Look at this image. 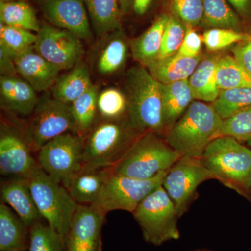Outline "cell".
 Masks as SVG:
<instances>
[{
    "mask_svg": "<svg viewBox=\"0 0 251 251\" xmlns=\"http://www.w3.org/2000/svg\"><path fill=\"white\" fill-rule=\"evenodd\" d=\"M125 90L128 102L126 120L130 126L140 135L164 133L159 82L148 69L143 66L129 69Z\"/></svg>",
    "mask_w": 251,
    "mask_h": 251,
    "instance_id": "cell-1",
    "label": "cell"
},
{
    "mask_svg": "<svg viewBox=\"0 0 251 251\" xmlns=\"http://www.w3.org/2000/svg\"><path fill=\"white\" fill-rule=\"evenodd\" d=\"M201 160L226 187L248 198L251 190V149L235 138L220 136L206 147Z\"/></svg>",
    "mask_w": 251,
    "mask_h": 251,
    "instance_id": "cell-2",
    "label": "cell"
},
{
    "mask_svg": "<svg viewBox=\"0 0 251 251\" xmlns=\"http://www.w3.org/2000/svg\"><path fill=\"white\" fill-rule=\"evenodd\" d=\"M223 122L212 105L193 101L165 140L181 156L201 158L206 147L219 137Z\"/></svg>",
    "mask_w": 251,
    "mask_h": 251,
    "instance_id": "cell-3",
    "label": "cell"
},
{
    "mask_svg": "<svg viewBox=\"0 0 251 251\" xmlns=\"http://www.w3.org/2000/svg\"><path fill=\"white\" fill-rule=\"evenodd\" d=\"M141 135L126 119L102 120L84 136L82 168H115Z\"/></svg>",
    "mask_w": 251,
    "mask_h": 251,
    "instance_id": "cell-4",
    "label": "cell"
},
{
    "mask_svg": "<svg viewBox=\"0 0 251 251\" xmlns=\"http://www.w3.org/2000/svg\"><path fill=\"white\" fill-rule=\"evenodd\" d=\"M27 180L43 219L65 241L78 204L67 188L52 179L39 164Z\"/></svg>",
    "mask_w": 251,
    "mask_h": 251,
    "instance_id": "cell-5",
    "label": "cell"
},
{
    "mask_svg": "<svg viewBox=\"0 0 251 251\" xmlns=\"http://www.w3.org/2000/svg\"><path fill=\"white\" fill-rule=\"evenodd\" d=\"M181 156L156 133L142 135L114 170L116 174L149 179L170 169Z\"/></svg>",
    "mask_w": 251,
    "mask_h": 251,
    "instance_id": "cell-6",
    "label": "cell"
},
{
    "mask_svg": "<svg viewBox=\"0 0 251 251\" xmlns=\"http://www.w3.org/2000/svg\"><path fill=\"white\" fill-rule=\"evenodd\" d=\"M133 215L147 242L158 247L179 239V218L174 202L162 185L140 203Z\"/></svg>",
    "mask_w": 251,
    "mask_h": 251,
    "instance_id": "cell-7",
    "label": "cell"
},
{
    "mask_svg": "<svg viewBox=\"0 0 251 251\" xmlns=\"http://www.w3.org/2000/svg\"><path fill=\"white\" fill-rule=\"evenodd\" d=\"M70 132L77 133L71 105L45 94L38 100L23 135L31 151L38 153L45 144Z\"/></svg>",
    "mask_w": 251,
    "mask_h": 251,
    "instance_id": "cell-8",
    "label": "cell"
},
{
    "mask_svg": "<svg viewBox=\"0 0 251 251\" xmlns=\"http://www.w3.org/2000/svg\"><path fill=\"white\" fill-rule=\"evenodd\" d=\"M84 137L67 133L45 144L38 151V164L48 175L68 188L82 167Z\"/></svg>",
    "mask_w": 251,
    "mask_h": 251,
    "instance_id": "cell-9",
    "label": "cell"
},
{
    "mask_svg": "<svg viewBox=\"0 0 251 251\" xmlns=\"http://www.w3.org/2000/svg\"><path fill=\"white\" fill-rule=\"evenodd\" d=\"M171 169V168H170ZM170 169L149 179H138L114 173L105 184L98 199L92 204L108 214L123 210L133 214L150 193L163 184Z\"/></svg>",
    "mask_w": 251,
    "mask_h": 251,
    "instance_id": "cell-10",
    "label": "cell"
},
{
    "mask_svg": "<svg viewBox=\"0 0 251 251\" xmlns=\"http://www.w3.org/2000/svg\"><path fill=\"white\" fill-rule=\"evenodd\" d=\"M215 176L203 164L201 158L181 156L171 167L162 186L174 202L178 216L186 214L198 197V186Z\"/></svg>",
    "mask_w": 251,
    "mask_h": 251,
    "instance_id": "cell-11",
    "label": "cell"
},
{
    "mask_svg": "<svg viewBox=\"0 0 251 251\" xmlns=\"http://www.w3.org/2000/svg\"><path fill=\"white\" fill-rule=\"evenodd\" d=\"M34 48L37 53L60 71L75 67L84 54L80 38L49 23L41 25Z\"/></svg>",
    "mask_w": 251,
    "mask_h": 251,
    "instance_id": "cell-12",
    "label": "cell"
},
{
    "mask_svg": "<svg viewBox=\"0 0 251 251\" xmlns=\"http://www.w3.org/2000/svg\"><path fill=\"white\" fill-rule=\"evenodd\" d=\"M43 16L54 27L70 31L81 40L92 37L84 0H36Z\"/></svg>",
    "mask_w": 251,
    "mask_h": 251,
    "instance_id": "cell-13",
    "label": "cell"
},
{
    "mask_svg": "<svg viewBox=\"0 0 251 251\" xmlns=\"http://www.w3.org/2000/svg\"><path fill=\"white\" fill-rule=\"evenodd\" d=\"M105 216L96 206L78 204L66 238V251H101Z\"/></svg>",
    "mask_w": 251,
    "mask_h": 251,
    "instance_id": "cell-14",
    "label": "cell"
},
{
    "mask_svg": "<svg viewBox=\"0 0 251 251\" xmlns=\"http://www.w3.org/2000/svg\"><path fill=\"white\" fill-rule=\"evenodd\" d=\"M23 134L1 125L0 134V173L11 178L27 179L37 162Z\"/></svg>",
    "mask_w": 251,
    "mask_h": 251,
    "instance_id": "cell-15",
    "label": "cell"
},
{
    "mask_svg": "<svg viewBox=\"0 0 251 251\" xmlns=\"http://www.w3.org/2000/svg\"><path fill=\"white\" fill-rule=\"evenodd\" d=\"M19 76L36 91L42 92L52 89L58 79V68L37 53L34 46L15 58Z\"/></svg>",
    "mask_w": 251,
    "mask_h": 251,
    "instance_id": "cell-16",
    "label": "cell"
},
{
    "mask_svg": "<svg viewBox=\"0 0 251 251\" xmlns=\"http://www.w3.org/2000/svg\"><path fill=\"white\" fill-rule=\"evenodd\" d=\"M1 202L16 212L29 228L43 219L27 179L12 178L1 182Z\"/></svg>",
    "mask_w": 251,
    "mask_h": 251,
    "instance_id": "cell-17",
    "label": "cell"
},
{
    "mask_svg": "<svg viewBox=\"0 0 251 251\" xmlns=\"http://www.w3.org/2000/svg\"><path fill=\"white\" fill-rule=\"evenodd\" d=\"M1 106L23 116H29L35 108L39 99L36 91L18 75H1Z\"/></svg>",
    "mask_w": 251,
    "mask_h": 251,
    "instance_id": "cell-18",
    "label": "cell"
},
{
    "mask_svg": "<svg viewBox=\"0 0 251 251\" xmlns=\"http://www.w3.org/2000/svg\"><path fill=\"white\" fill-rule=\"evenodd\" d=\"M114 170V168H81L69 184L68 191L77 204L92 205L98 199Z\"/></svg>",
    "mask_w": 251,
    "mask_h": 251,
    "instance_id": "cell-19",
    "label": "cell"
},
{
    "mask_svg": "<svg viewBox=\"0 0 251 251\" xmlns=\"http://www.w3.org/2000/svg\"><path fill=\"white\" fill-rule=\"evenodd\" d=\"M163 108L164 133L171 129L193 102L188 80L177 81L164 85L159 83Z\"/></svg>",
    "mask_w": 251,
    "mask_h": 251,
    "instance_id": "cell-20",
    "label": "cell"
},
{
    "mask_svg": "<svg viewBox=\"0 0 251 251\" xmlns=\"http://www.w3.org/2000/svg\"><path fill=\"white\" fill-rule=\"evenodd\" d=\"M202 60L201 55L188 57L176 52L166 59H156L145 67L157 82L168 85L177 81L188 80Z\"/></svg>",
    "mask_w": 251,
    "mask_h": 251,
    "instance_id": "cell-21",
    "label": "cell"
},
{
    "mask_svg": "<svg viewBox=\"0 0 251 251\" xmlns=\"http://www.w3.org/2000/svg\"><path fill=\"white\" fill-rule=\"evenodd\" d=\"M29 228L10 206L0 204V251H25Z\"/></svg>",
    "mask_w": 251,
    "mask_h": 251,
    "instance_id": "cell-22",
    "label": "cell"
},
{
    "mask_svg": "<svg viewBox=\"0 0 251 251\" xmlns=\"http://www.w3.org/2000/svg\"><path fill=\"white\" fill-rule=\"evenodd\" d=\"M219 57L202 59L188 78V85L193 99L213 103L219 96L220 89L217 83V66Z\"/></svg>",
    "mask_w": 251,
    "mask_h": 251,
    "instance_id": "cell-23",
    "label": "cell"
},
{
    "mask_svg": "<svg viewBox=\"0 0 251 251\" xmlns=\"http://www.w3.org/2000/svg\"><path fill=\"white\" fill-rule=\"evenodd\" d=\"M87 66L79 63L70 72L59 76L52 87V96L59 101L71 105L93 86Z\"/></svg>",
    "mask_w": 251,
    "mask_h": 251,
    "instance_id": "cell-24",
    "label": "cell"
},
{
    "mask_svg": "<svg viewBox=\"0 0 251 251\" xmlns=\"http://www.w3.org/2000/svg\"><path fill=\"white\" fill-rule=\"evenodd\" d=\"M92 27L99 37L121 29L122 11L118 0H84Z\"/></svg>",
    "mask_w": 251,
    "mask_h": 251,
    "instance_id": "cell-25",
    "label": "cell"
},
{
    "mask_svg": "<svg viewBox=\"0 0 251 251\" xmlns=\"http://www.w3.org/2000/svg\"><path fill=\"white\" fill-rule=\"evenodd\" d=\"M169 18L166 14L160 15L148 30L132 42L133 57L145 67L158 59Z\"/></svg>",
    "mask_w": 251,
    "mask_h": 251,
    "instance_id": "cell-26",
    "label": "cell"
},
{
    "mask_svg": "<svg viewBox=\"0 0 251 251\" xmlns=\"http://www.w3.org/2000/svg\"><path fill=\"white\" fill-rule=\"evenodd\" d=\"M105 36L107 39L99 51L96 68L100 75L108 76L119 72L125 65L128 56V46L121 29Z\"/></svg>",
    "mask_w": 251,
    "mask_h": 251,
    "instance_id": "cell-27",
    "label": "cell"
},
{
    "mask_svg": "<svg viewBox=\"0 0 251 251\" xmlns=\"http://www.w3.org/2000/svg\"><path fill=\"white\" fill-rule=\"evenodd\" d=\"M0 19L6 25L22 28L37 33L41 25L34 9L24 0H11L0 2Z\"/></svg>",
    "mask_w": 251,
    "mask_h": 251,
    "instance_id": "cell-28",
    "label": "cell"
},
{
    "mask_svg": "<svg viewBox=\"0 0 251 251\" xmlns=\"http://www.w3.org/2000/svg\"><path fill=\"white\" fill-rule=\"evenodd\" d=\"M98 89L95 85L71 104L77 134L84 137L95 125L98 113Z\"/></svg>",
    "mask_w": 251,
    "mask_h": 251,
    "instance_id": "cell-29",
    "label": "cell"
},
{
    "mask_svg": "<svg viewBox=\"0 0 251 251\" xmlns=\"http://www.w3.org/2000/svg\"><path fill=\"white\" fill-rule=\"evenodd\" d=\"M201 24L205 28L237 31L240 27L241 21L226 0H204V12Z\"/></svg>",
    "mask_w": 251,
    "mask_h": 251,
    "instance_id": "cell-30",
    "label": "cell"
},
{
    "mask_svg": "<svg viewBox=\"0 0 251 251\" xmlns=\"http://www.w3.org/2000/svg\"><path fill=\"white\" fill-rule=\"evenodd\" d=\"M217 83L220 90L230 88L251 89V74L234 59L226 55L219 59Z\"/></svg>",
    "mask_w": 251,
    "mask_h": 251,
    "instance_id": "cell-31",
    "label": "cell"
},
{
    "mask_svg": "<svg viewBox=\"0 0 251 251\" xmlns=\"http://www.w3.org/2000/svg\"><path fill=\"white\" fill-rule=\"evenodd\" d=\"M213 108L223 120L251 106V89L230 88L220 90L212 103Z\"/></svg>",
    "mask_w": 251,
    "mask_h": 251,
    "instance_id": "cell-32",
    "label": "cell"
},
{
    "mask_svg": "<svg viewBox=\"0 0 251 251\" xmlns=\"http://www.w3.org/2000/svg\"><path fill=\"white\" fill-rule=\"evenodd\" d=\"M28 251H66L65 241L50 226L39 221L29 227Z\"/></svg>",
    "mask_w": 251,
    "mask_h": 251,
    "instance_id": "cell-33",
    "label": "cell"
},
{
    "mask_svg": "<svg viewBox=\"0 0 251 251\" xmlns=\"http://www.w3.org/2000/svg\"><path fill=\"white\" fill-rule=\"evenodd\" d=\"M36 34L22 28L0 23V46L16 58L34 45Z\"/></svg>",
    "mask_w": 251,
    "mask_h": 251,
    "instance_id": "cell-34",
    "label": "cell"
},
{
    "mask_svg": "<svg viewBox=\"0 0 251 251\" xmlns=\"http://www.w3.org/2000/svg\"><path fill=\"white\" fill-rule=\"evenodd\" d=\"M128 109L126 94L115 87H108L99 94L98 113L103 120H122Z\"/></svg>",
    "mask_w": 251,
    "mask_h": 251,
    "instance_id": "cell-35",
    "label": "cell"
},
{
    "mask_svg": "<svg viewBox=\"0 0 251 251\" xmlns=\"http://www.w3.org/2000/svg\"><path fill=\"white\" fill-rule=\"evenodd\" d=\"M220 136H229L239 142L251 140V106L224 120Z\"/></svg>",
    "mask_w": 251,
    "mask_h": 251,
    "instance_id": "cell-36",
    "label": "cell"
},
{
    "mask_svg": "<svg viewBox=\"0 0 251 251\" xmlns=\"http://www.w3.org/2000/svg\"><path fill=\"white\" fill-rule=\"evenodd\" d=\"M186 29L176 16H170L163 34L161 49L158 59H166L178 52L184 41Z\"/></svg>",
    "mask_w": 251,
    "mask_h": 251,
    "instance_id": "cell-37",
    "label": "cell"
},
{
    "mask_svg": "<svg viewBox=\"0 0 251 251\" xmlns=\"http://www.w3.org/2000/svg\"><path fill=\"white\" fill-rule=\"evenodd\" d=\"M251 36L229 29H210L203 34V43L208 50L217 51L234 44L249 40Z\"/></svg>",
    "mask_w": 251,
    "mask_h": 251,
    "instance_id": "cell-38",
    "label": "cell"
},
{
    "mask_svg": "<svg viewBox=\"0 0 251 251\" xmlns=\"http://www.w3.org/2000/svg\"><path fill=\"white\" fill-rule=\"evenodd\" d=\"M175 16L186 25L195 27L201 24L204 12V0H171Z\"/></svg>",
    "mask_w": 251,
    "mask_h": 251,
    "instance_id": "cell-39",
    "label": "cell"
},
{
    "mask_svg": "<svg viewBox=\"0 0 251 251\" xmlns=\"http://www.w3.org/2000/svg\"><path fill=\"white\" fill-rule=\"evenodd\" d=\"M184 41L177 53L188 57H196L201 55L202 46V36L191 26L186 25Z\"/></svg>",
    "mask_w": 251,
    "mask_h": 251,
    "instance_id": "cell-40",
    "label": "cell"
},
{
    "mask_svg": "<svg viewBox=\"0 0 251 251\" xmlns=\"http://www.w3.org/2000/svg\"><path fill=\"white\" fill-rule=\"evenodd\" d=\"M234 59L251 74V38L238 43L232 50Z\"/></svg>",
    "mask_w": 251,
    "mask_h": 251,
    "instance_id": "cell-41",
    "label": "cell"
},
{
    "mask_svg": "<svg viewBox=\"0 0 251 251\" xmlns=\"http://www.w3.org/2000/svg\"><path fill=\"white\" fill-rule=\"evenodd\" d=\"M0 72L1 75H17L15 57L0 46Z\"/></svg>",
    "mask_w": 251,
    "mask_h": 251,
    "instance_id": "cell-42",
    "label": "cell"
},
{
    "mask_svg": "<svg viewBox=\"0 0 251 251\" xmlns=\"http://www.w3.org/2000/svg\"><path fill=\"white\" fill-rule=\"evenodd\" d=\"M229 1L240 16L251 18V0H229Z\"/></svg>",
    "mask_w": 251,
    "mask_h": 251,
    "instance_id": "cell-43",
    "label": "cell"
},
{
    "mask_svg": "<svg viewBox=\"0 0 251 251\" xmlns=\"http://www.w3.org/2000/svg\"><path fill=\"white\" fill-rule=\"evenodd\" d=\"M153 0H133L132 9L138 16H143L148 11Z\"/></svg>",
    "mask_w": 251,
    "mask_h": 251,
    "instance_id": "cell-44",
    "label": "cell"
},
{
    "mask_svg": "<svg viewBox=\"0 0 251 251\" xmlns=\"http://www.w3.org/2000/svg\"><path fill=\"white\" fill-rule=\"evenodd\" d=\"M122 14H127L132 9L133 0H118Z\"/></svg>",
    "mask_w": 251,
    "mask_h": 251,
    "instance_id": "cell-45",
    "label": "cell"
},
{
    "mask_svg": "<svg viewBox=\"0 0 251 251\" xmlns=\"http://www.w3.org/2000/svg\"><path fill=\"white\" fill-rule=\"evenodd\" d=\"M189 251H214L212 250H210V249H196V250H192Z\"/></svg>",
    "mask_w": 251,
    "mask_h": 251,
    "instance_id": "cell-46",
    "label": "cell"
},
{
    "mask_svg": "<svg viewBox=\"0 0 251 251\" xmlns=\"http://www.w3.org/2000/svg\"><path fill=\"white\" fill-rule=\"evenodd\" d=\"M247 200L249 201V202H251V190L250 191V193H249V196H248Z\"/></svg>",
    "mask_w": 251,
    "mask_h": 251,
    "instance_id": "cell-47",
    "label": "cell"
},
{
    "mask_svg": "<svg viewBox=\"0 0 251 251\" xmlns=\"http://www.w3.org/2000/svg\"><path fill=\"white\" fill-rule=\"evenodd\" d=\"M247 145L251 149V140L247 142Z\"/></svg>",
    "mask_w": 251,
    "mask_h": 251,
    "instance_id": "cell-48",
    "label": "cell"
},
{
    "mask_svg": "<svg viewBox=\"0 0 251 251\" xmlns=\"http://www.w3.org/2000/svg\"><path fill=\"white\" fill-rule=\"evenodd\" d=\"M6 251H21V250H9Z\"/></svg>",
    "mask_w": 251,
    "mask_h": 251,
    "instance_id": "cell-49",
    "label": "cell"
},
{
    "mask_svg": "<svg viewBox=\"0 0 251 251\" xmlns=\"http://www.w3.org/2000/svg\"><path fill=\"white\" fill-rule=\"evenodd\" d=\"M11 1V0H1V1Z\"/></svg>",
    "mask_w": 251,
    "mask_h": 251,
    "instance_id": "cell-50",
    "label": "cell"
}]
</instances>
